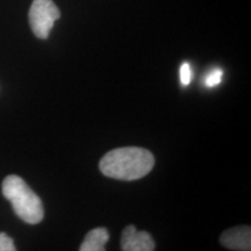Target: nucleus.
Returning a JSON list of instances; mask_svg holds the SVG:
<instances>
[{"mask_svg": "<svg viewBox=\"0 0 251 251\" xmlns=\"http://www.w3.org/2000/svg\"><path fill=\"white\" fill-rule=\"evenodd\" d=\"M222 77H224V71H222L221 69H214V70L209 72L206 76L205 86L209 87V89L218 86L222 81Z\"/></svg>", "mask_w": 251, "mask_h": 251, "instance_id": "0eeeda50", "label": "nucleus"}, {"mask_svg": "<svg viewBox=\"0 0 251 251\" xmlns=\"http://www.w3.org/2000/svg\"><path fill=\"white\" fill-rule=\"evenodd\" d=\"M179 76H180L181 85L183 86L190 85L191 80H192V68H191V65L188 64L187 62H185L181 64Z\"/></svg>", "mask_w": 251, "mask_h": 251, "instance_id": "6e6552de", "label": "nucleus"}, {"mask_svg": "<svg viewBox=\"0 0 251 251\" xmlns=\"http://www.w3.org/2000/svg\"><path fill=\"white\" fill-rule=\"evenodd\" d=\"M121 249L124 251H152L155 242L147 231H139L135 226L124 229L121 236Z\"/></svg>", "mask_w": 251, "mask_h": 251, "instance_id": "20e7f679", "label": "nucleus"}, {"mask_svg": "<svg viewBox=\"0 0 251 251\" xmlns=\"http://www.w3.org/2000/svg\"><path fill=\"white\" fill-rule=\"evenodd\" d=\"M109 235L105 228H94L86 234L83 243L79 248L80 251H103L106 243L108 242Z\"/></svg>", "mask_w": 251, "mask_h": 251, "instance_id": "423d86ee", "label": "nucleus"}, {"mask_svg": "<svg viewBox=\"0 0 251 251\" xmlns=\"http://www.w3.org/2000/svg\"><path fill=\"white\" fill-rule=\"evenodd\" d=\"M221 243L230 250H250L251 249V229L249 226L235 227L226 230L220 238Z\"/></svg>", "mask_w": 251, "mask_h": 251, "instance_id": "39448f33", "label": "nucleus"}, {"mask_svg": "<svg viewBox=\"0 0 251 251\" xmlns=\"http://www.w3.org/2000/svg\"><path fill=\"white\" fill-rule=\"evenodd\" d=\"M1 191L23 221L28 225H37L42 221L45 216L42 201L23 178L15 175L7 176L1 184Z\"/></svg>", "mask_w": 251, "mask_h": 251, "instance_id": "f03ea898", "label": "nucleus"}, {"mask_svg": "<svg viewBox=\"0 0 251 251\" xmlns=\"http://www.w3.org/2000/svg\"><path fill=\"white\" fill-rule=\"evenodd\" d=\"M17 248L14 246L13 240L7 234L0 233V251H15Z\"/></svg>", "mask_w": 251, "mask_h": 251, "instance_id": "1a4fd4ad", "label": "nucleus"}, {"mask_svg": "<svg viewBox=\"0 0 251 251\" xmlns=\"http://www.w3.org/2000/svg\"><path fill=\"white\" fill-rule=\"evenodd\" d=\"M155 165L149 150L139 147H126L106 153L99 168L106 177L118 180H137L147 176Z\"/></svg>", "mask_w": 251, "mask_h": 251, "instance_id": "f257e3e1", "label": "nucleus"}, {"mask_svg": "<svg viewBox=\"0 0 251 251\" xmlns=\"http://www.w3.org/2000/svg\"><path fill=\"white\" fill-rule=\"evenodd\" d=\"M61 12L52 0H34L29 9V25L33 33L41 40H46Z\"/></svg>", "mask_w": 251, "mask_h": 251, "instance_id": "7ed1b4c3", "label": "nucleus"}]
</instances>
